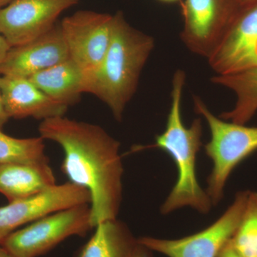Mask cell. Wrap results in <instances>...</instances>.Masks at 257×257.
<instances>
[{
	"label": "cell",
	"mask_w": 257,
	"mask_h": 257,
	"mask_svg": "<svg viewBox=\"0 0 257 257\" xmlns=\"http://www.w3.org/2000/svg\"><path fill=\"white\" fill-rule=\"evenodd\" d=\"M40 136L58 144L64 153L61 170L69 182L90 195L93 229L116 219L122 199V161L120 143L99 125L64 116L41 121Z\"/></svg>",
	"instance_id": "cell-1"
},
{
	"label": "cell",
	"mask_w": 257,
	"mask_h": 257,
	"mask_svg": "<svg viewBox=\"0 0 257 257\" xmlns=\"http://www.w3.org/2000/svg\"><path fill=\"white\" fill-rule=\"evenodd\" d=\"M153 37L133 28L121 12L113 18L109 48L95 72L84 82V93L99 98L117 121L138 89L139 79L152 50Z\"/></svg>",
	"instance_id": "cell-2"
},
{
	"label": "cell",
	"mask_w": 257,
	"mask_h": 257,
	"mask_svg": "<svg viewBox=\"0 0 257 257\" xmlns=\"http://www.w3.org/2000/svg\"><path fill=\"white\" fill-rule=\"evenodd\" d=\"M185 79L186 74L181 69L174 74L172 101L165 130L157 135L155 143L149 147L167 152L177 169V182L161 208L164 214L184 207L207 214L213 205L207 192L198 182L196 170L197 154L202 145V120L194 119L187 127L182 119L181 104Z\"/></svg>",
	"instance_id": "cell-3"
},
{
	"label": "cell",
	"mask_w": 257,
	"mask_h": 257,
	"mask_svg": "<svg viewBox=\"0 0 257 257\" xmlns=\"http://www.w3.org/2000/svg\"><path fill=\"white\" fill-rule=\"evenodd\" d=\"M194 109L207 120L211 138L205 152L212 160L207 192L216 205L224 196L225 184L233 170L257 150V126L228 122L216 117L204 101L194 96Z\"/></svg>",
	"instance_id": "cell-4"
},
{
	"label": "cell",
	"mask_w": 257,
	"mask_h": 257,
	"mask_svg": "<svg viewBox=\"0 0 257 257\" xmlns=\"http://www.w3.org/2000/svg\"><path fill=\"white\" fill-rule=\"evenodd\" d=\"M93 229L89 204H78L42 216L8 236L1 243L18 257H39L72 236Z\"/></svg>",
	"instance_id": "cell-5"
},
{
	"label": "cell",
	"mask_w": 257,
	"mask_h": 257,
	"mask_svg": "<svg viewBox=\"0 0 257 257\" xmlns=\"http://www.w3.org/2000/svg\"><path fill=\"white\" fill-rule=\"evenodd\" d=\"M181 39L191 52L209 59L241 9L237 0H184Z\"/></svg>",
	"instance_id": "cell-6"
},
{
	"label": "cell",
	"mask_w": 257,
	"mask_h": 257,
	"mask_svg": "<svg viewBox=\"0 0 257 257\" xmlns=\"http://www.w3.org/2000/svg\"><path fill=\"white\" fill-rule=\"evenodd\" d=\"M249 191L236 194L234 202L214 224L182 239H160L144 236L138 242L150 251L168 257H217L236 232L246 207Z\"/></svg>",
	"instance_id": "cell-7"
},
{
	"label": "cell",
	"mask_w": 257,
	"mask_h": 257,
	"mask_svg": "<svg viewBox=\"0 0 257 257\" xmlns=\"http://www.w3.org/2000/svg\"><path fill=\"white\" fill-rule=\"evenodd\" d=\"M114 15L80 10L60 23L69 58L85 78L100 65L110 44Z\"/></svg>",
	"instance_id": "cell-8"
},
{
	"label": "cell",
	"mask_w": 257,
	"mask_h": 257,
	"mask_svg": "<svg viewBox=\"0 0 257 257\" xmlns=\"http://www.w3.org/2000/svg\"><path fill=\"white\" fill-rule=\"evenodd\" d=\"M79 0H13L0 9V34L10 47L35 40L57 24L64 10Z\"/></svg>",
	"instance_id": "cell-9"
},
{
	"label": "cell",
	"mask_w": 257,
	"mask_h": 257,
	"mask_svg": "<svg viewBox=\"0 0 257 257\" xmlns=\"http://www.w3.org/2000/svg\"><path fill=\"white\" fill-rule=\"evenodd\" d=\"M89 202L90 195L87 189L69 182L57 184L33 197L9 202L0 207V244L22 226L42 216Z\"/></svg>",
	"instance_id": "cell-10"
},
{
	"label": "cell",
	"mask_w": 257,
	"mask_h": 257,
	"mask_svg": "<svg viewBox=\"0 0 257 257\" xmlns=\"http://www.w3.org/2000/svg\"><path fill=\"white\" fill-rule=\"evenodd\" d=\"M208 61L217 75L257 65V1L241 8Z\"/></svg>",
	"instance_id": "cell-11"
},
{
	"label": "cell",
	"mask_w": 257,
	"mask_h": 257,
	"mask_svg": "<svg viewBox=\"0 0 257 257\" xmlns=\"http://www.w3.org/2000/svg\"><path fill=\"white\" fill-rule=\"evenodd\" d=\"M68 59L60 23H57L35 40L12 47L0 66V74L28 78Z\"/></svg>",
	"instance_id": "cell-12"
},
{
	"label": "cell",
	"mask_w": 257,
	"mask_h": 257,
	"mask_svg": "<svg viewBox=\"0 0 257 257\" xmlns=\"http://www.w3.org/2000/svg\"><path fill=\"white\" fill-rule=\"evenodd\" d=\"M0 91L10 118L33 117L43 121L64 116L69 108L52 99L25 77L2 75Z\"/></svg>",
	"instance_id": "cell-13"
},
{
	"label": "cell",
	"mask_w": 257,
	"mask_h": 257,
	"mask_svg": "<svg viewBox=\"0 0 257 257\" xmlns=\"http://www.w3.org/2000/svg\"><path fill=\"white\" fill-rule=\"evenodd\" d=\"M56 184L49 163L0 165V194L9 202L33 197Z\"/></svg>",
	"instance_id": "cell-14"
},
{
	"label": "cell",
	"mask_w": 257,
	"mask_h": 257,
	"mask_svg": "<svg viewBox=\"0 0 257 257\" xmlns=\"http://www.w3.org/2000/svg\"><path fill=\"white\" fill-rule=\"evenodd\" d=\"M28 79L47 96L68 107L78 102L84 93L85 74L70 58Z\"/></svg>",
	"instance_id": "cell-15"
},
{
	"label": "cell",
	"mask_w": 257,
	"mask_h": 257,
	"mask_svg": "<svg viewBox=\"0 0 257 257\" xmlns=\"http://www.w3.org/2000/svg\"><path fill=\"white\" fill-rule=\"evenodd\" d=\"M94 229L92 237L75 257H133L138 239L122 221L117 218L101 221Z\"/></svg>",
	"instance_id": "cell-16"
},
{
	"label": "cell",
	"mask_w": 257,
	"mask_h": 257,
	"mask_svg": "<svg viewBox=\"0 0 257 257\" xmlns=\"http://www.w3.org/2000/svg\"><path fill=\"white\" fill-rule=\"evenodd\" d=\"M211 82L231 89L236 94L234 107L219 117L236 124H246L257 111V65L235 73L216 75Z\"/></svg>",
	"instance_id": "cell-17"
},
{
	"label": "cell",
	"mask_w": 257,
	"mask_h": 257,
	"mask_svg": "<svg viewBox=\"0 0 257 257\" xmlns=\"http://www.w3.org/2000/svg\"><path fill=\"white\" fill-rule=\"evenodd\" d=\"M43 138L19 139L6 135L0 128V165L47 164Z\"/></svg>",
	"instance_id": "cell-18"
},
{
	"label": "cell",
	"mask_w": 257,
	"mask_h": 257,
	"mask_svg": "<svg viewBox=\"0 0 257 257\" xmlns=\"http://www.w3.org/2000/svg\"><path fill=\"white\" fill-rule=\"evenodd\" d=\"M230 241L241 256L257 257V192H248L241 221Z\"/></svg>",
	"instance_id": "cell-19"
},
{
	"label": "cell",
	"mask_w": 257,
	"mask_h": 257,
	"mask_svg": "<svg viewBox=\"0 0 257 257\" xmlns=\"http://www.w3.org/2000/svg\"><path fill=\"white\" fill-rule=\"evenodd\" d=\"M230 241L225 245L217 257H242L234 249Z\"/></svg>",
	"instance_id": "cell-20"
},
{
	"label": "cell",
	"mask_w": 257,
	"mask_h": 257,
	"mask_svg": "<svg viewBox=\"0 0 257 257\" xmlns=\"http://www.w3.org/2000/svg\"><path fill=\"white\" fill-rule=\"evenodd\" d=\"M11 48L8 42L5 40L4 37L0 34V66L4 61L8 51Z\"/></svg>",
	"instance_id": "cell-21"
},
{
	"label": "cell",
	"mask_w": 257,
	"mask_h": 257,
	"mask_svg": "<svg viewBox=\"0 0 257 257\" xmlns=\"http://www.w3.org/2000/svg\"><path fill=\"white\" fill-rule=\"evenodd\" d=\"M10 117L5 111L4 104H3V97H2L1 91H0V128L6 124Z\"/></svg>",
	"instance_id": "cell-22"
},
{
	"label": "cell",
	"mask_w": 257,
	"mask_h": 257,
	"mask_svg": "<svg viewBox=\"0 0 257 257\" xmlns=\"http://www.w3.org/2000/svg\"><path fill=\"white\" fill-rule=\"evenodd\" d=\"M133 257H150L149 256V249L139 243L138 246L135 249Z\"/></svg>",
	"instance_id": "cell-23"
},
{
	"label": "cell",
	"mask_w": 257,
	"mask_h": 257,
	"mask_svg": "<svg viewBox=\"0 0 257 257\" xmlns=\"http://www.w3.org/2000/svg\"><path fill=\"white\" fill-rule=\"evenodd\" d=\"M0 257H18L0 245Z\"/></svg>",
	"instance_id": "cell-24"
},
{
	"label": "cell",
	"mask_w": 257,
	"mask_h": 257,
	"mask_svg": "<svg viewBox=\"0 0 257 257\" xmlns=\"http://www.w3.org/2000/svg\"><path fill=\"white\" fill-rule=\"evenodd\" d=\"M237 1L238 3H239L240 6H241V8H243V7H246L247 6V5L252 4V3L256 2L257 0H237Z\"/></svg>",
	"instance_id": "cell-25"
},
{
	"label": "cell",
	"mask_w": 257,
	"mask_h": 257,
	"mask_svg": "<svg viewBox=\"0 0 257 257\" xmlns=\"http://www.w3.org/2000/svg\"><path fill=\"white\" fill-rule=\"evenodd\" d=\"M13 0H0V9L9 5Z\"/></svg>",
	"instance_id": "cell-26"
},
{
	"label": "cell",
	"mask_w": 257,
	"mask_h": 257,
	"mask_svg": "<svg viewBox=\"0 0 257 257\" xmlns=\"http://www.w3.org/2000/svg\"><path fill=\"white\" fill-rule=\"evenodd\" d=\"M159 1L162 2V3H175V2L181 1V0H159Z\"/></svg>",
	"instance_id": "cell-27"
}]
</instances>
